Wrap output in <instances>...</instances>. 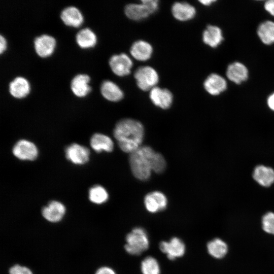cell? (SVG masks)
<instances>
[{"mask_svg": "<svg viewBox=\"0 0 274 274\" xmlns=\"http://www.w3.org/2000/svg\"><path fill=\"white\" fill-rule=\"evenodd\" d=\"M144 129L139 121L124 119L119 121L114 129V136L122 151L131 153L141 147Z\"/></svg>", "mask_w": 274, "mask_h": 274, "instance_id": "6da1fadb", "label": "cell"}, {"mask_svg": "<svg viewBox=\"0 0 274 274\" xmlns=\"http://www.w3.org/2000/svg\"><path fill=\"white\" fill-rule=\"evenodd\" d=\"M154 150L144 146L130 154L129 164L134 176L142 181L148 180L152 169V157Z\"/></svg>", "mask_w": 274, "mask_h": 274, "instance_id": "7a4b0ae2", "label": "cell"}, {"mask_svg": "<svg viewBox=\"0 0 274 274\" xmlns=\"http://www.w3.org/2000/svg\"><path fill=\"white\" fill-rule=\"evenodd\" d=\"M124 248L129 255L139 256L147 251L150 241L146 230L141 227L133 228L125 236Z\"/></svg>", "mask_w": 274, "mask_h": 274, "instance_id": "3957f363", "label": "cell"}, {"mask_svg": "<svg viewBox=\"0 0 274 274\" xmlns=\"http://www.w3.org/2000/svg\"><path fill=\"white\" fill-rule=\"evenodd\" d=\"M134 78L138 86L143 91L151 90L159 81L157 72L149 66L138 68L135 72Z\"/></svg>", "mask_w": 274, "mask_h": 274, "instance_id": "277c9868", "label": "cell"}, {"mask_svg": "<svg viewBox=\"0 0 274 274\" xmlns=\"http://www.w3.org/2000/svg\"><path fill=\"white\" fill-rule=\"evenodd\" d=\"M161 252L170 260H175L183 257L186 253V245L179 237L174 236L168 241H162L159 244Z\"/></svg>", "mask_w": 274, "mask_h": 274, "instance_id": "5b68a950", "label": "cell"}, {"mask_svg": "<svg viewBox=\"0 0 274 274\" xmlns=\"http://www.w3.org/2000/svg\"><path fill=\"white\" fill-rule=\"evenodd\" d=\"M109 64L116 75L125 76L130 73L132 62L127 55L121 53L112 55L110 58Z\"/></svg>", "mask_w": 274, "mask_h": 274, "instance_id": "8992f818", "label": "cell"}, {"mask_svg": "<svg viewBox=\"0 0 274 274\" xmlns=\"http://www.w3.org/2000/svg\"><path fill=\"white\" fill-rule=\"evenodd\" d=\"M13 153L20 160H33L37 157L38 151L33 143L26 140H21L14 145Z\"/></svg>", "mask_w": 274, "mask_h": 274, "instance_id": "52a82bcc", "label": "cell"}, {"mask_svg": "<svg viewBox=\"0 0 274 274\" xmlns=\"http://www.w3.org/2000/svg\"><path fill=\"white\" fill-rule=\"evenodd\" d=\"M167 204L165 195L159 191H153L147 194L144 198L146 210L151 213H156L164 210Z\"/></svg>", "mask_w": 274, "mask_h": 274, "instance_id": "ba28073f", "label": "cell"}, {"mask_svg": "<svg viewBox=\"0 0 274 274\" xmlns=\"http://www.w3.org/2000/svg\"><path fill=\"white\" fill-rule=\"evenodd\" d=\"M66 209L61 202L52 200L47 206L43 208L42 215L44 218L51 223L60 222L63 218Z\"/></svg>", "mask_w": 274, "mask_h": 274, "instance_id": "9c48e42d", "label": "cell"}, {"mask_svg": "<svg viewBox=\"0 0 274 274\" xmlns=\"http://www.w3.org/2000/svg\"><path fill=\"white\" fill-rule=\"evenodd\" d=\"M90 152L89 149L82 145L74 143L65 149L66 158L76 164H83L89 160Z\"/></svg>", "mask_w": 274, "mask_h": 274, "instance_id": "30bf717a", "label": "cell"}, {"mask_svg": "<svg viewBox=\"0 0 274 274\" xmlns=\"http://www.w3.org/2000/svg\"><path fill=\"white\" fill-rule=\"evenodd\" d=\"M150 98L155 106L163 109H167L170 107L173 97L168 89L155 87L150 91Z\"/></svg>", "mask_w": 274, "mask_h": 274, "instance_id": "8fae6325", "label": "cell"}, {"mask_svg": "<svg viewBox=\"0 0 274 274\" xmlns=\"http://www.w3.org/2000/svg\"><path fill=\"white\" fill-rule=\"evenodd\" d=\"M33 43L36 53L41 57H46L53 52L55 46V40L50 35L43 34L36 37Z\"/></svg>", "mask_w": 274, "mask_h": 274, "instance_id": "7c38bea8", "label": "cell"}, {"mask_svg": "<svg viewBox=\"0 0 274 274\" xmlns=\"http://www.w3.org/2000/svg\"><path fill=\"white\" fill-rule=\"evenodd\" d=\"M203 86L210 94L217 95L227 88V82L224 78L217 74H212L205 80Z\"/></svg>", "mask_w": 274, "mask_h": 274, "instance_id": "4fadbf2b", "label": "cell"}, {"mask_svg": "<svg viewBox=\"0 0 274 274\" xmlns=\"http://www.w3.org/2000/svg\"><path fill=\"white\" fill-rule=\"evenodd\" d=\"M226 76L231 81L239 84L248 79V70L244 64L234 62L227 67Z\"/></svg>", "mask_w": 274, "mask_h": 274, "instance_id": "5bb4252c", "label": "cell"}, {"mask_svg": "<svg viewBox=\"0 0 274 274\" xmlns=\"http://www.w3.org/2000/svg\"><path fill=\"white\" fill-rule=\"evenodd\" d=\"M174 17L177 20L184 21L192 19L195 15V8L185 2H176L172 8Z\"/></svg>", "mask_w": 274, "mask_h": 274, "instance_id": "9a60e30c", "label": "cell"}, {"mask_svg": "<svg viewBox=\"0 0 274 274\" xmlns=\"http://www.w3.org/2000/svg\"><path fill=\"white\" fill-rule=\"evenodd\" d=\"M253 177L261 186L269 187L274 183V170L270 167L259 165L254 168Z\"/></svg>", "mask_w": 274, "mask_h": 274, "instance_id": "2e32d148", "label": "cell"}, {"mask_svg": "<svg viewBox=\"0 0 274 274\" xmlns=\"http://www.w3.org/2000/svg\"><path fill=\"white\" fill-rule=\"evenodd\" d=\"M141 4H129L126 6L125 13L129 19L139 21L148 17L152 14L149 8L143 1Z\"/></svg>", "mask_w": 274, "mask_h": 274, "instance_id": "e0dca14e", "label": "cell"}, {"mask_svg": "<svg viewBox=\"0 0 274 274\" xmlns=\"http://www.w3.org/2000/svg\"><path fill=\"white\" fill-rule=\"evenodd\" d=\"M89 80V76L85 74L75 76L71 82V88L73 92L79 97L86 95L91 90L88 84Z\"/></svg>", "mask_w": 274, "mask_h": 274, "instance_id": "ac0fdd59", "label": "cell"}, {"mask_svg": "<svg viewBox=\"0 0 274 274\" xmlns=\"http://www.w3.org/2000/svg\"><path fill=\"white\" fill-rule=\"evenodd\" d=\"M130 51L131 55L135 59L139 61H146L151 57L153 48L148 42L139 40L132 44Z\"/></svg>", "mask_w": 274, "mask_h": 274, "instance_id": "d6986e66", "label": "cell"}, {"mask_svg": "<svg viewBox=\"0 0 274 274\" xmlns=\"http://www.w3.org/2000/svg\"><path fill=\"white\" fill-rule=\"evenodd\" d=\"M60 17L66 25L77 27L83 20V17L80 10L74 6L64 8L61 11Z\"/></svg>", "mask_w": 274, "mask_h": 274, "instance_id": "ffe728a7", "label": "cell"}, {"mask_svg": "<svg viewBox=\"0 0 274 274\" xmlns=\"http://www.w3.org/2000/svg\"><path fill=\"white\" fill-rule=\"evenodd\" d=\"M100 91L105 98L112 101H119L123 97V93L121 89L110 80H105L102 82Z\"/></svg>", "mask_w": 274, "mask_h": 274, "instance_id": "44dd1931", "label": "cell"}, {"mask_svg": "<svg viewBox=\"0 0 274 274\" xmlns=\"http://www.w3.org/2000/svg\"><path fill=\"white\" fill-rule=\"evenodd\" d=\"M202 40L211 47H217L223 40L221 29L217 26L208 25L203 32Z\"/></svg>", "mask_w": 274, "mask_h": 274, "instance_id": "7402d4cb", "label": "cell"}, {"mask_svg": "<svg viewBox=\"0 0 274 274\" xmlns=\"http://www.w3.org/2000/svg\"><path fill=\"white\" fill-rule=\"evenodd\" d=\"M91 148L96 152L102 151L110 152L113 149L114 144L112 139L101 133H95L90 139Z\"/></svg>", "mask_w": 274, "mask_h": 274, "instance_id": "603a6c76", "label": "cell"}, {"mask_svg": "<svg viewBox=\"0 0 274 274\" xmlns=\"http://www.w3.org/2000/svg\"><path fill=\"white\" fill-rule=\"evenodd\" d=\"M29 85L27 80L22 77H16L9 84V91L15 97L21 98L27 94Z\"/></svg>", "mask_w": 274, "mask_h": 274, "instance_id": "cb8c5ba5", "label": "cell"}, {"mask_svg": "<svg viewBox=\"0 0 274 274\" xmlns=\"http://www.w3.org/2000/svg\"><path fill=\"white\" fill-rule=\"evenodd\" d=\"M207 247L209 254L217 259L224 257L228 251L227 244L219 238H215L209 241Z\"/></svg>", "mask_w": 274, "mask_h": 274, "instance_id": "d4e9b609", "label": "cell"}, {"mask_svg": "<svg viewBox=\"0 0 274 274\" xmlns=\"http://www.w3.org/2000/svg\"><path fill=\"white\" fill-rule=\"evenodd\" d=\"M257 35L261 41L266 45L274 43V22L266 21L261 23L257 29Z\"/></svg>", "mask_w": 274, "mask_h": 274, "instance_id": "484cf974", "label": "cell"}, {"mask_svg": "<svg viewBox=\"0 0 274 274\" xmlns=\"http://www.w3.org/2000/svg\"><path fill=\"white\" fill-rule=\"evenodd\" d=\"M76 39L78 44L82 48L92 47L96 42V35L88 27L83 28L78 31Z\"/></svg>", "mask_w": 274, "mask_h": 274, "instance_id": "4316f807", "label": "cell"}, {"mask_svg": "<svg viewBox=\"0 0 274 274\" xmlns=\"http://www.w3.org/2000/svg\"><path fill=\"white\" fill-rule=\"evenodd\" d=\"M142 274H160V266L158 260L152 256L144 258L140 265Z\"/></svg>", "mask_w": 274, "mask_h": 274, "instance_id": "83f0119b", "label": "cell"}, {"mask_svg": "<svg viewBox=\"0 0 274 274\" xmlns=\"http://www.w3.org/2000/svg\"><path fill=\"white\" fill-rule=\"evenodd\" d=\"M109 198V195L106 190L99 185L94 186L89 191L90 200L95 204H102L106 202Z\"/></svg>", "mask_w": 274, "mask_h": 274, "instance_id": "f1b7e54d", "label": "cell"}, {"mask_svg": "<svg viewBox=\"0 0 274 274\" xmlns=\"http://www.w3.org/2000/svg\"><path fill=\"white\" fill-rule=\"evenodd\" d=\"M166 161L160 153L154 152L152 157V169L156 173H161L165 169Z\"/></svg>", "mask_w": 274, "mask_h": 274, "instance_id": "f546056e", "label": "cell"}, {"mask_svg": "<svg viewBox=\"0 0 274 274\" xmlns=\"http://www.w3.org/2000/svg\"><path fill=\"white\" fill-rule=\"evenodd\" d=\"M262 228L266 232L274 234V213L268 212L262 217Z\"/></svg>", "mask_w": 274, "mask_h": 274, "instance_id": "4dcf8cb0", "label": "cell"}, {"mask_svg": "<svg viewBox=\"0 0 274 274\" xmlns=\"http://www.w3.org/2000/svg\"><path fill=\"white\" fill-rule=\"evenodd\" d=\"M9 274H33V273L28 267L17 264L10 268Z\"/></svg>", "mask_w": 274, "mask_h": 274, "instance_id": "1f68e13d", "label": "cell"}, {"mask_svg": "<svg viewBox=\"0 0 274 274\" xmlns=\"http://www.w3.org/2000/svg\"><path fill=\"white\" fill-rule=\"evenodd\" d=\"M95 274H117L115 271L109 266H102L95 271Z\"/></svg>", "mask_w": 274, "mask_h": 274, "instance_id": "d6a6232c", "label": "cell"}, {"mask_svg": "<svg viewBox=\"0 0 274 274\" xmlns=\"http://www.w3.org/2000/svg\"><path fill=\"white\" fill-rule=\"evenodd\" d=\"M264 8L270 15L274 16V0H269L264 4Z\"/></svg>", "mask_w": 274, "mask_h": 274, "instance_id": "836d02e7", "label": "cell"}, {"mask_svg": "<svg viewBox=\"0 0 274 274\" xmlns=\"http://www.w3.org/2000/svg\"><path fill=\"white\" fill-rule=\"evenodd\" d=\"M267 103L268 107L274 111V93H272L268 96Z\"/></svg>", "mask_w": 274, "mask_h": 274, "instance_id": "e575fe53", "label": "cell"}, {"mask_svg": "<svg viewBox=\"0 0 274 274\" xmlns=\"http://www.w3.org/2000/svg\"><path fill=\"white\" fill-rule=\"evenodd\" d=\"M6 42L4 37L2 35H0V52L2 53L5 49Z\"/></svg>", "mask_w": 274, "mask_h": 274, "instance_id": "d590c367", "label": "cell"}, {"mask_svg": "<svg viewBox=\"0 0 274 274\" xmlns=\"http://www.w3.org/2000/svg\"><path fill=\"white\" fill-rule=\"evenodd\" d=\"M216 1L215 0L199 1L200 3L205 6L211 5L213 3H214Z\"/></svg>", "mask_w": 274, "mask_h": 274, "instance_id": "8d00e7d4", "label": "cell"}]
</instances>
